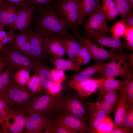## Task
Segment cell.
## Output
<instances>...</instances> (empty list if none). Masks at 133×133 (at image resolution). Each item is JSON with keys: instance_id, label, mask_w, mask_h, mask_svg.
<instances>
[{"instance_id": "obj_31", "label": "cell", "mask_w": 133, "mask_h": 133, "mask_svg": "<svg viewBox=\"0 0 133 133\" xmlns=\"http://www.w3.org/2000/svg\"><path fill=\"white\" fill-rule=\"evenodd\" d=\"M91 59V56L89 51L85 46L82 44L76 57L75 63L81 67L87 65Z\"/></svg>"}, {"instance_id": "obj_49", "label": "cell", "mask_w": 133, "mask_h": 133, "mask_svg": "<svg viewBox=\"0 0 133 133\" xmlns=\"http://www.w3.org/2000/svg\"><path fill=\"white\" fill-rule=\"evenodd\" d=\"M100 102L102 109L111 113L113 112L115 107L105 102L103 100Z\"/></svg>"}, {"instance_id": "obj_55", "label": "cell", "mask_w": 133, "mask_h": 133, "mask_svg": "<svg viewBox=\"0 0 133 133\" xmlns=\"http://www.w3.org/2000/svg\"><path fill=\"white\" fill-rule=\"evenodd\" d=\"M3 47V46L0 40V51L1 50Z\"/></svg>"}, {"instance_id": "obj_18", "label": "cell", "mask_w": 133, "mask_h": 133, "mask_svg": "<svg viewBox=\"0 0 133 133\" xmlns=\"http://www.w3.org/2000/svg\"><path fill=\"white\" fill-rule=\"evenodd\" d=\"M4 46L20 53L30 58L31 46L29 39V31H18L16 33L12 41Z\"/></svg>"}, {"instance_id": "obj_22", "label": "cell", "mask_w": 133, "mask_h": 133, "mask_svg": "<svg viewBox=\"0 0 133 133\" xmlns=\"http://www.w3.org/2000/svg\"><path fill=\"white\" fill-rule=\"evenodd\" d=\"M106 63H96L93 65L84 68H82L80 70L76 72L71 76L69 81L79 82L97 75L104 68Z\"/></svg>"}, {"instance_id": "obj_11", "label": "cell", "mask_w": 133, "mask_h": 133, "mask_svg": "<svg viewBox=\"0 0 133 133\" xmlns=\"http://www.w3.org/2000/svg\"><path fill=\"white\" fill-rule=\"evenodd\" d=\"M56 121L77 133H92L91 128L85 122L86 120L67 113L60 112L54 118Z\"/></svg>"}, {"instance_id": "obj_52", "label": "cell", "mask_w": 133, "mask_h": 133, "mask_svg": "<svg viewBox=\"0 0 133 133\" xmlns=\"http://www.w3.org/2000/svg\"><path fill=\"white\" fill-rule=\"evenodd\" d=\"M127 62L129 68L133 70V53L129 54L128 56Z\"/></svg>"}, {"instance_id": "obj_32", "label": "cell", "mask_w": 133, "mask_h": 133, "mask_svg": "<svg viewBox=\"0 0 133 133\" xmlns=\"http://www.w3.org/2000/svg\"><path fill=\"white\" fill-rule=\"evenodd\" d=\"M31 71L28 69L20 68L14 73V80L15 83L20 85L26 86L31 76Z\"/></svg>"}, {"instance_id": "obj_24", "label": "cell", "mask_w": 133, "mask_h": 133, "mask_svg": "<svg viewBox=\"0 0 133 133\" xmlns=\"http://www.w3.org/2000/svg\"><path fill=\"white\" fill-rule=\"evenodd\" d=\"M49 61L54 68L65 71H71L76 72L82 68L74 62L68 59H65L63 57L51 56L49 58Z\"/></svg>"}, {"instance_id": "obj_28", "label": "cell", "mask_w": 133, "mask_h": 133, "mask_svg": "<svg viewBox=\"0 0 133 133\" xmlns=\"http://www.w3.org/2000/svg\"><path fill=\"white\" fill-rule=\"evenodd\" d=\"M100 0H81V6L83 15L86 17L96 12L101 8Z\"/></svg>"}, {"instance_id": "obj_43", "label": "cell", "mask_w": 133, "mask_h": 133, "mask_svg": "<svg viewBox=\"0 0 133 133\" xmlns=\"http://www.w3.org/2000/svg\"><path fill=\"white\" fill-rule=\"evenodd\" d=\"M103 11L107 21L113 20L119 15L118 10L116 7L111 8Z\"/></svg>"}, {"instance_id": "obj_10", "label": "cell", "mask_w": 133, "mask_h": 133, "mask_svg": "<svg viewBox=\"0 0 133 133\" xmlns=\"http://www.w3.org/2000/svg\"><path fill=\"white\" fill-rule=\"evenodd\" d=\"M74 35L86 48L91 55L92 59L96 63H102L107 60H111L117 53L100 47L94 42L81 35L78 32Z\"/></svg>"}, {"instance_id": "obj_20", "label": "cell", "mask_w": 133, "mask_h": 133, "mask_svg": "<svg viewBox=\"0 0 133 133\" xmlns=\"http://www.w3.org/2000/svg\"><path fill=\"white\" fill-rule=\"evenodd\" d=\"M128 78L121 79H117L114 77L106 78L97 91V101L102 100L104 95L109 92L116 90L118 91L124 86Z\"/></svg>"}, {"instance_id": "obj_36", "label": "cell", "mask_w": 133, "mask_h": 133, "mask_svg": "<svg viewBox=\"0 0 133 133\" xmlns=\"http://www.w3.org/2000/svg\"><path fill=\"white\" fill-rule=\"evenodd\" d=\"M52 81L62 83L66 79L65 71L54 68H50Z\"/></svg>"}, {"instance_id": "obj_14", "label": "cell", "mask_w": 133, "mask_h": 133, "mask_svg": "<svg viewBox=\"0 0 133 133\" xmlns=\"http://www.w3.org/2000/svg\"><path fill=\"white\" fill-rule=\"evenodd\" d=\"M86 38L102 46L110 48L111 51L122 49H126L131 51L125 42L118 39L110 36L105 33L83 34Z\"/></svg>"}, {"instance_id": "obj_5", "label": "cell", "mask_w": 133, "mask_h": 133, "mask_svg": "<svg viewBox=\"0 0 133 133\" xmlns=\"http://www.w3.org/2000/svg\"><path fill=\"white\" fill-rule=\"evenodd\" d=\"M40 94H33L26 86L20 85L14 81L4 99L12 109L22 111L30 106Z\"/></svg>"}, {"instance_id": "obj_9", "label": "cell", "mask_w": 133, "mask_h": 133, "mask_svg": "<svg viewBox=\"0 0 133 133\" xmlns=\"http://www.w3.org/2000/svg\"><path fill=\"white\" fill-rule=\"evenodd\" d=\"M22 111L26 115L24 133H46L50 117L36 112Z\"/></svg>"}, {"instance_id": "obj_40", "label": "cell", "mask_w": 133, "mask_h": 133, "mask_svg": "<svg viewBox=\"0 0 133 133\" xmlns=\"http://www.w3.org/2000/svg\"><path fill=\"white\" fill-rule=\"evenodd\" d=\"M131 51L133 50V27L128 26L123 36Z\"/></svg>"}, {"instance_id": "obj_2", "label": "cell", "mask_w": 133, "mask_h": 133, "mask_svg": "<svg viewBox=\"0 0 133 133\" xmlns=\"http://www.w3.org/2000/svg\"><path fill=\"white\" fill-rule=\"evenodd\" d=\"M56 2L55 5L60 19L74 34L78 32V28L85 19L82 12L81 0H59Z\"/></svg>"}, {"instance_id": "obj_48", "label": "cell", "mask_w": 133, "mask_h": 133, "mask_svg": "<svg viewBox=\"0 0 133 133\" xmlns=\"http://www.w3.org/2000/svg\"><path fill=\"white\" fill-rule=\"evenodd\" d=\"M53 0H29L28 2L37 7L49 3Z\"/></svg>"}, {"instance_id": "obj_17", "label": "cell", "mask_w": 133, "mask_h": 133, "mask_svg": "<svg viewBox=\"0 0 133 133\" xmlns=\"http://www.w3.org/2000/svg\"><path fill=\"white\" fill-rule=\"evenodd\" d=\"M20 8L5 0L0 1V23L5 28L10 30Z\"/></svg>"}, {"instance_id": "obj_35", "label": "cell", "mask_w": 133, "mask_h": 133, "mask_svg": "<svg viewBox=\"0 0 133 133\" xmlns=\"http://www.w3.org/2000/svg\"><path fill=\"white\" fill-rule=\"evenodd\" d=\"M12 109L6 103L5 100L0 98V133H1L4 123L8 114Z\"/></svg>"}, {"instance_id": "obj_37", "label": "cell", "mask_w": 133, "mask_h": 133, "mask_svg": "<svg viewBox=\"0 0 133 133\" xmlns=\"http://www.w3.org/2000/svg\"><path fill=\"white\" fill-rule=\"evenodd\" d=\"M119 98L118 91L116 90L106 94L102 99L105 102L115 107L118 103Z\"/></svg>"}, {"instance_id": "obj_8", "label": "cell", "mask_w": 133, "mask_h": 133, "mask_svg": "<svg viewBox=\"0 0 133 133\" xmlns=\"http://www.w3.org/2000/svg\"><path fill=\"white\" fill-rule=\"evenodd\" d=\"M31 46L30 58L34 62L48 64L50 56L46 51L45 37L31 29L29 31Z\"/></svg>"}, {"instance_id": "obj_15", "label": "cell", "mask_w": 133, "mask_h": 133, "mask_svg": "<svg viewBox=\"0 0 133 133\" xmlns=\"http://www.w3.org/2000/svg\"><path fill=\"white\" fill-rule=\"evenodd\" d=\"M26 115L23 111L12 110L4 124L2 133H22L24 132Z\"/></svg>"}, {"instance_id": "obj_50", "label": "cell", "mask_w": 133, "mask_h": 133, "mask_svg": "<svg viewBox=\"0 0 133 133\" xmlns=\"http://www.w3.org/2000/svg\"><path fill=\"white\" fill-rule=\"evenodd\" d=\"M12 3L17 7L20 8L28 2L29 0H5Z\"/></svg>"}, {"instance_id": "obj_6", "label": "cell", "mask_w": 133, "mask_h": 133, "mask_svg": "<svg viewBox=\"0 0 133 133\" xmlns=\"http://www.w3.org/2000/svg\"><path fill=\"white\" fill-rule=\"evenodd\" d=\"M61 93L54 95L45 92L24 110L37 112L52 117L59 112Z\"/></svg>"}, {"instance_id": "obj_47", "label": "cell", "mask_w": 133, "mask_h": 133, "mask_svg": "<svg viewBox=\"0 0 133 133\" xmlns=\"http://www.w3.org/2000/svg\"><path fill=\"white\" fill-rule=\"evenodd\" d=\"M109 133H131L130 129L121 126L114 128L110 131Z\"/></svg>"}, {"instance_id": "obj_30", "label": "cell", "mask_w": 133, "mask_h": 133, "mask_svg": "<svg viewBox=\"0 0 133 133\" xmlns=\"http://www.w3.org/2000/svg\"><path fill=\"white\" fill-rule=\"evenodd\" d=\"M46 133H77L56 121L52 117L50 119Z\"/></svg>"}, {"instance_id": "obj_26", "label": "cell", "mask_w": 133, "mask_h": 133, "mask_svg": "<svg viewBox=\"0 0 133 133\" xmlns=\"http://www.w3.org/2000/svg\"><path fill=\"white\" fill-rule=\"evenodd\" d=\"M14 72L6 67L0 75V98H5L14 81Z\"/></svg>"}, {"instance_id": "obj_54", "label": "cell", "mask_w": 133, "mask_h": 133, "mask_svg": "<svg viewBox=\"0 0 133 133\" xmlns=\"http://www.w3.org/2000/svg\"><path fill=\"white\" fill-rule=\"evenodd\" d=\"M5 28L1 25L0 23V31L2 30H3L5 29Z\"/></svg>"}, {"instance_id": "obj_21", "label": "cell", "mask_w": 133, "mask_h": 133, "mask_svg": "<svg viewBox=\"0 0 133 133\" xmlns=\"http://www.w3.org/2000/svg\"><path fill=\"white\" fill-rule=\"evenodd\" d=\"M45 45L46 51L49 55L63 57L66 55L64 45L60 38L53 35L46 37Z\"/></svg>"}, {"instance_id": "obj_41", "label": "cell", "mask_w": 133, "mask_h": 133, "mask_svg": "<svg viewBox=\"0 0 133 133\" xmlns=\"http://www.w3.org/2000/svg\"><path fill=\"white\" fill-rule=\"evenodd\" d=\"M126 97L128 107L133 106V76L129 78L128 83Z\"/></svg>"}, {"instance_id": "obj_56", "label": "cell", "mask_w": 133, "mask_h": 133, "mask_svg": "<svg viewBox=\"0 0 133 133\" xmlns=\"http://www.w3.org/2000/svg\"><path fill=\"white\" fill-rule=\"evenodd\" d=\"M55 0L56 1H58V0Z\"/></svg>"}, {"instance_id": "obj_38", "label": "cell", "mask_w": 133, "mask_h": 133, "mask_svg": "<svg viewBox=\"0 0 133 133\" xmlns=\"http://www.w3.org/2000/svg\"><path fill=\"white\" fill-rule=\"evenodd\" d=\"M123 126L131 129V132L133 130V106L129 107L120 127Z\"/></svg>"}, {"instance_id": "obj_42", "label": "cell", "mask_w": 133, "mask_h": 133, "mask_svg": "<svg viewBox=\"0 0 133 133\" xmlns=\"http://www.w3.org/2000/svg\"><path fill=\"white\" fill-rule=\"evenodd\" d=\"M62 83L52 81L47 92L54 95L60 94L63 90Z\"/></svg>"}, {"instance_id": "obj_4", "label": "cell", "mask_w": 133, "mask_h": 133, "mask_svg": "<svg viewBox=\"0 0 133 133\" xmlns=\"http://www.w3.org/2000/svg\"><path fill=\"white\" fill-rule=\"evenodd\" d=\"M127 50H118L116 57L109 62H106L104 68L97 76L102 78L118 76L125 79L133 76V70L129 68L128 65L129 54Z\"/></svg>"}, {"instance_id": "obj_27", "label": "cell", "mask_w": 133, "mask_h": 133, "mask_svg": "<svg viewBox=\"0 0 133 133\" xmlns=\"http://www.w3.org/2000/svg\"><path fill=\"white\" fill-rule=\"evenodd\" d=\"M110 113L109 112L101 110L88 115L87 120L91 129L92 133L97 131L100 125Z\"/></svg>"}, {"instance_id": "obj_19", "label": "cell", "mask_w": 133, "mask_h": 133, "mask_svg": "<svg viewBox=\"0 0 133 133\" xmlns=\"http://www.w3.org/2000/svg\"><path fill=\"white\" fill-rule=\"evenodd\" d=\"M131 77L127 78L124 86L118 91L119 100L115 112L114 128L121 126L123 119L128 109L126 94L128 82Z\"/></svg>"}, {"instance_id": "obj_16", "label": "cell", "mask_w": 133, "mask_h": 133, "mask_svg": "<svg viewBox=\"0 0 133 133\" xmlns=\"http://www.w3.org/2000/svg\"><path fill=\"white\" fill-rule=\"evenodd\" d=\"M36 8V6L29 2L23 6L10 30L23 32L31 29L30 26Z\"/></svg>"}, {"instance_id": "obj_45", "label": "cell", "mask_w": 133, "mask_h": 133, "mask_svg": "<svg viewBox=\"0 0 133 133\" xmlns=\"http://www.w3.org/2000/svg\"><path fill=\"white\" fill-rule=\"evenodd\" d=\"M101 8L103 11L112 7H116L114 0H102Z\"/></svg>"}, {"instance_id": "obj_53", "label": "cell", "mask_w": 133, "mask_h": 133, "mask_svg": "<svg viewBox=\"0 0 133 133\" xmlns=\"http://www.w3.org/2000/svg\"><path fill=\"white\" fill-rule=\"evenodd\" d=\"M131 6L132 8H133V0H127Z\"/></svg>"}, {"instance_id": "obj_7", "label": "cell", "mask_w": 133, "mask_h": 133, "mask_svg": "<svg viewBox=\"0 0 133 133\" xmlns=\"http://www.w3.org/2000/svg\"><path fill=\"white\" fill-rule=\"evenodd\" d=\"M1 52L5 58L7 63V67L15 72L21 68L29 70L33 73L35 62L23 54L3 46Z\"/></svg>"}, {"instance_id": "obj_46", "label": "cell", "mask_w": 133, "mask_h": 133, "mask_svg": "<svg viewBox=\"0 0 133 133\" xmlns=\"http://www.w3.org/2000/svg\"><path fill=\"white\" fill-rule=\"evenodd\" d=\"M127 26L133 27V12L120 19Z\"/></svg>"}, {"instance_id": "obj_23", "label": "cell", "mask_w": 133, "mask_h": 133, "mask_svg": "<svg viewBox=\"0 0 133 133\" xmlns=\"http://www.w3.org/2000/svg\"><path fill=\"white\" fill-rule=\"evenodd\" d=\"M60 38L64 43L66 55L68 59L74 62L76 57L81 47L82 43L72 34Z\"/></svg>"}, {"instance_id": "obj_25", "label": "cell", "mask_w": 133, "mask_h": 133, "mask_svg": "<svg viewBox=\"0 0 133 133\" xmlns=\"http://www.w3.org/2000/svg\"><path fill=\"white\" fill-rule=\"evenodd\" d=\"M35 62L34 71L32 74L37 73L39 75L42 83L44 90L45 92L48 90L52 80L50 72V68L48 64Z\"/></svg>"}, {"instance_id": "obj_3", "label": "cell", "mask_w": 133, "mask_h": 133, "mask_svg": "<svg viewBox=\"0 0 133 133\" xmlns=\"http://www.w3.org/2000/svg\"><path fill=\"white\" fill-rule=\"evenodd\" d=\"M69 87L61 93L59 109L60 112H64L82 118L87 120L88 105L90 101L87 97L79 95Z\"/></svg>"}, {"instance_id": "obj_29", "label": "cell", "mask_w": 133, "mask_h": 133, "mask_svg": "<svg viewBox=\"0 0 133 133\" xmlns=\"http://www.w3.org/2000/svg\"><path fill=\"white\" fill-rule=\"evenodd\" d=\"M28 81L26 86L32 93L40 94L44 92L40 78L37 73L32 74Z\"/></svg>"}, {"instance_id": "obj_44", "label": "cell", "mask_w": 133, "mask_h": 133, "mask_svg": "<svg viewBox=\"0 0 133 133\" xmlns=\"http://www.w3.org/2000/svg\"><path fill=\"white\" fill-rule=\"evenodd\" d=\"M88 116L89 115L102 110L100 101L96 102H90L88 105Z\"/></svg>"}, {"instance_id": "obj_57", "label": "cell", "mask_w": 133, "mask_h": 133, "mask_svg": "<svg viewBox=\"0 0 133 133\" xmlns=\"http://www.w3.org/2000/svg\"></svg>"}, {"instance_id": "obj_34", "label": "cell", "mask_w": 133, "mask_h": 133, "mask_svg": "<svg viewBox=\"0 0 133 133\" xmlns=\"http://www.w3.org/2000/svg\"><path fill=\"white\" fill-rule=\"evenodd\" d=\"M116 7L119 12L120 19L133 12V8L131 6L127 0H114Z\"/></svg>"}, {"instance_id": "obj_13", "label": "cell", "mask_w": 133, "mask_h": 133, "mask_svg": "<svg viewBox=\"0 0 133 133\" xmlns=\"http://www.w3.org/2000/svg\"><path fill=\"white\" fill-rule=\"evenodd\" d=\"M105 78L92 77L79 82L69 81V87L80 96L88 97L97 92Z\"/></svg>"}, {"instance_id": "obj_12", "label": "cell", "mask_w": 133, "mask_h": 133, "mask_svg": "<svg viewBox=\"0 0 133 133\" xmlns=\"http://www.w3.org/2000/svg\"><path fill=\"white\" fill-rule=\"evenodd\" d=\"M88 17L84 25L85 32L83 34L109 33L110 27L107 22L101 8Z\"/></svg>"}, {"instance_id": "obj_1", "label": "cell", "mask_w": 133, "mask_h": 133, "mask_svg": "<svg viewBox=\"0 0 133 133\" xmlns=\"http://www.w3.org/2000/svg\"><path fill=\"white\" fill-rule=\"evenodd\" d=\"M33 29L45 37L55 36L62 38L71 34L60 19L55 3H49L36 7Z\"/></svg>"}, {"instance_id": "obj_51", "label": "cell", "mask_w": 133, "mask_h": 133, "mask_svg": "<svg viewBox=\"0 0 133 133\" xmlns=\"http://www.w3.org/2000/svg\"><path fill=\"white\" fill-rule=\"evenodd\" d=\"M7 61L3 55L0 53V75L3 71V69L7 66Z\"/></svg>"}, {"instance_id": "obj_39", "label": "cell", "mask_w": 133, "mask_h": 133, "mask_svg": "<svg viewBox=\"0 0 133 133\" xmlns=\"http://www.w3.org/2000/svg\"><path fill=\"white\" fill-rule=\"evenodd\" d=\"M16 33L9 30L5 31L3 30L0 31V40L3 46L10 43L13 40Z\"/></svg>"}, {"instance_id": "obj_33", "label": "cell", "mask_w": 133, "mask_h": 133, "mask_svg": "<svg viewBox=\"0 0 133 133\" xmlns=\"http://www.w3.org/2000/svg\"><path fill=\"white\" fill-rule=\"evenodd\" d=\"M127 27L122 21L119 20L110 27L109 33L113 37L120 39L123 36Z\"/></svg>"}]
</instances>
